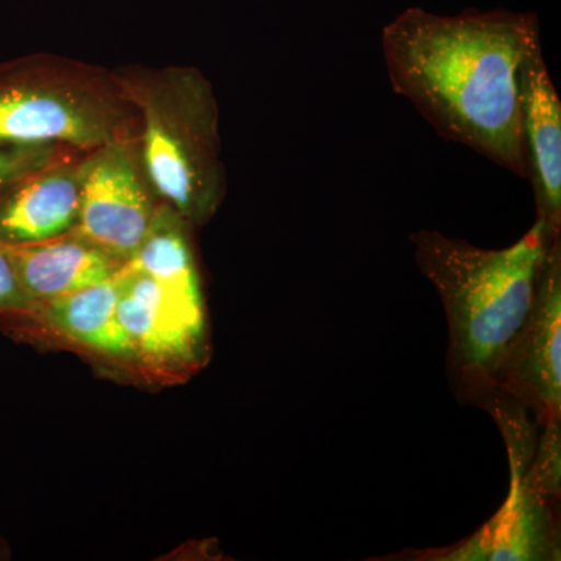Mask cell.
<instances>
[{
  "label": "cell",
  "mask_w": 561,
  "mask_h": 561,
  "mask_svg": "<svg viewBox=\"0 0 561 561\" xmlns=\"http://www.w3.org/2000/svg\"><path fill=\"white\" fill-rule=\"evenodd\" d=\"M540 41L530 11L442 16L411 7L382 28L381 47L394 92L442 138L526 180L523 69Z\"/></svg>",
  "instance_id": "1"
},
{
  "label": "cell",
  "mask_w": 561,
  "mask_h": 561,
  "mask_svg": "<svg viewBox=\"0 0 561 561\" xmlns=\"http://www.w3.org/2000/svg\"><path fill=\"white\" fill-rule=\"evenodd\" d=\"M561 232L535 220L519 241L479 249L438 231L411 234L421 273L448 319V370L461 401L481 405L496 389L502 364L534 306L546 251Z\"/></svg>",
  "instance_id": "2"
},
{
  "label": "cell",
  "mask_w": 561,
  "mask_h": 561,
  "mask_svg": "<svg viewBox=\"0 0 561 561\" xmlns=\"http://www.w3.org/2000/svg\"><path fill=\"white\" fill-rule=\"evenodd\" d=\"M113 70L138 111L140 154L158 198L192 227H203L227 195L213 84L192 66Z\"/></svg>",
  "instance_id": "3"
},
{
  "label": "cell",
  "mask_w": 561,
  "mask_h": 561,
  "mask_svg": "<svg viewBox=\"0 0 561 561\" xmlns=\"http://www.w3.org/2000/svg\"><path fill=\"white\" fill-rule=\"evenodd\" d=\"M138 136V111L114 70L54 54L0 62V142L91 151Z\"/></svg>",
  "instance_id": "4"
},
{
  "label": "cell",
  "mask_w": 561,
  "mask_h": 561,
  "mask_svg": "<svg viewBox=\"0 0 561 561\" xmlns=\"http://www.w3.org/2000/svg\"><path fill=\"white\" fill-rule=\"evenodd\" d=\"M481 408L496 420L511 461V490L500 511L481 529L453 548L420 553L431 561L560 560L556 504L560 500L561 424L541 426L508 398L491 397Z\"/></svg>",
  "instance_id": "5"
},
{
  "label": "cell",
  "mask_w": 561,
  "mask_h": 561,
  "mask_svg": "<svg viewBox=\"0 0 561 561\" xmlns=\"http://www.w3.org/2000/svg\"><path fill=\"white\" fill-rule=\"evenodd\" d=\"M160 203L144 168L138 138L88 151L76 227L88 241L122 262L130 261Z\"/></svg>",
  "instance_id": "6"
},
{
  "label": "cell",
  "mask_w": 561,
  "mask_h": 561,
  "mask_svg": "<svg viewBox=\"0 0 561 561\" xmlns=\"http://www.w3.org/2000/svg\"><path fill=\"white\" fill-rule=\"evenodd\" d=\"M136 364L151 371H191L208 357L205 297H191L125 264L117 305Z\"/></svg>",
  "instance_id": "7"
},
{
  "label": "cell",
  "mask_w": 561,
  "mask_h": 561,
  "mask_svg": "<svg viewBox=\"0 0 561 561\" xmlns=\"http://www.w3.org/2000/svg\"><path fill=\"white\" fill-rule=\"evenodd\" d=\"M496 394L530 409L540 427L561 424V236L546 251L534 306L502 364Z\"/></svg>",
  "instance_id": "8"
},
{
  "label": "cell",
  "mask_w": 561,
  "mask_h": 561,
  "mask_svg": "<svg viewBox=\"0 0 561 561\" xmlns=\"http://www.w3.org/2000/svg\"><path fill=\"white\" fill-rule=\"evenodd\" d=\"M87 154L77 151L51 161L0 194V242L47 241L76 230Z\"/></svg>",
  "instance_id": "9"
},
{
  "label": "cell",
  "mask_w": 561,
  "mask_h": 561,
  "mask_svg": "<svg viewBox=\"0 0 561 561\" xmlns=\"http://www.w3.org/2000/svg\"><path fill=\"white\" fill-rule=\"evenodd\" d=\"M523 147L537 220L561 232V103L540 43L523 69Z\"/></svg>",
  "instance_id": "10"
},
{
  "label": "cell",
  "mask_w": 561,
  "mask_h": 561,
  "mask_svg": "<svg viewBox=\"0 0 561 561\" xmlns=\"http://www.w3.org/2000/svg\"><path fill=\"white\" fill-rule=\"evenodd\" d=\"M2 245L16 271L22 289L36 308L110 279L127 264L88 241L77 230L47 241Z\"/></svg>",
  "instance_id": "11"
},
{
  "label": "cell",
  "mask_w": 561,
  "mask_h": 561,
  "mask_svg": "<svg viewBox=\"0 0 561 561\" xmlns=\"http://www.w3.org/2000/svg\"><path fill=\"white\" fill-rule=\"evenodd\" d=\"M121 271L102 283L39 305L28 320L61 341L98 356L127 364L136 362L135 351L117 316Z\"/></svg>",
  "instance_id": "12"
},
{
  "label": "cell",
  "mask_w": 561,
  "mask_h": 561,
  "mask_svg": "<svg viewBox=\"0 0 561 561\" xmlns=\"http://www.w3.org/2000/svg\"><path fill=\"white\" fill-rule=\"evenodd\" d=\"M192 225L160 203L146 238L128 261L136 271L191 297H205L192 247Z\"/></svg>",
  "instance_id": "13"
},
{
  "label": "cell",
  "mask_w": 561,
  "mask_h": 561,
  "mask_svg": "<svg viewBox=\"0 0 561 561\" xmlns=\"http://www.w3.org/2000/svg\"><path fill=\"white\" fill-rule=\"evenodd\" d=\"M77 151L51 144L0 142V194L25 173Z\"/></svg>",
  "instance_id": "14"
},
{
  "label": "cell",
  "mask_w": 561,
  "mask_h": 561,
  "mask_svg": "<svg viewBox=\"0 0 561 561\" xmlns=\"http://www.w3.org/2000/svg\"><path fill=\"white\" fill-rule=\"evenodd\" d=\"M35 309V302L22 289L10 256L0 243V317L28 320Z\"/></svg>",
  "instance_id": "15"
},
{
  "label": "cell",
  "mask_w": 561,
  "mask_h": 561,
  "mask_svg": "<svg viewBox=\"0 0 561 561\" xmlns=\"http://www.w3.org/2000/svg\"><path fill=\"white\" fill-rule=\"evenodd\" d=\"M3 551H2V545H0V559H2Z\"/></svg>",
  "instance_id": "16"
}]
</instances>
